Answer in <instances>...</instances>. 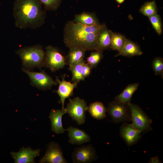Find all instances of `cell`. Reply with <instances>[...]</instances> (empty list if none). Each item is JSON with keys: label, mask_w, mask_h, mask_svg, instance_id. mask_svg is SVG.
Listing matches in <instances>:
<instances>
[{"label": "cell", "mask_w": 163, "mask_h": 163, "mask_svg": "<svg viewBox=\"0 0 163 163\" xmlns=\"http://www.w3.org/2000/svg\"><path fill=\"white\" fill-rule=\"evenodd\" d=\"M142 53L139 46L137 44L126 39L122 49L115 56H122L131 57L135 56H140Z\"/></svg>", "instance_id": "cell-16"}, {"label": "cell", "mask_w": 163, "mask_h": 163, "mask_svg": "<svg viewBox=\"0 0 163 163\" xmlns=\"http://www.w3.org/2000/svg\"><path fill=\"white\" fill-rule=\"evenodd\" d=\"M112 33L104 24L97 37V44L99 50L103 51L110 48Z\"/></svg>", "instance_id": "cell-17"}, {"label": "cell", "mask_w": 163, "mask_h": 163, "mask_svg": "<svg viewBox=\"0 0 163 163\" xmlns=\"http://www.w3.org/2000/svg\"><path fill=\"white\" fill-rule=\"evenodd\" d=\"M153 28L159 35L162 33V24L161 18L157 13L148 17Z\"/></svg>", "instance_id": "cell-26"}, {"label": "cell", "mask_w": 163, "mask_h": 163, "mask_svg": "<svg viewBox=\"0 0 163 163\" xmlns=\"http://www.w3.org/2000/svg\"><path fill=\"white\" fill-rule=\"evenodd\" d=\"M22 70L28 76L32 85L40 89L46 90L50 89L57 83L44 71L37 72L24 68Z\"/></svg>", "instance_id": "cell-8"}, {"label": "cell", "mask_w": 163, "mask_h": 163, "mask_svg": "<svg viewBox=\"0 0 163 163\" xmlns=\"http://www.w3.org/2000/svg\"><path fill=\"white\" fill-rule=\"evenodd\" d=\"M97 157L95 149L91 145H89L75 148L72 158L74 163H88L93 161Z\"/></svg>", "instance_id": "cell-9"}, {"label": "cell", "mask_w": 163, "mask_h": 163, "mask_svg": "<svg viewBox=\"0 0 163 163\" xmlns=\"http://www.w3.org/2000/svg\"><path fill=\"white\" fill-rule=\"evenodd\" d=\"M128 105L131 112L133 125L143 134L151 131L152 120L138 105L131 103Z\"/></svg>", "instance_id": "cell-5"}, {"label": "cell", "mask_w": 163, "mask_h": 163, "mask_svg": "<svg viewBox=\"0 0 163 163\" xmlns=\"http://www.w3.org/2000/svg\"><path fill=\"white\" fill-rule=\"evenodd\" d=\"M66 130L68 133L69 142L72 145H81L91 140L89 135L83 130L70 126Z\"/></svg>", "instance_id": "cell-14"}, {"label": "cell", "mask_w": 163, "mask_h": 163, "mask_svg": "<svg viewBox=\"0 0 163 163\" xmlns=\"http://www.w3.org/2000/svg\"><path fill=\"white\" fill-rule=\"evenodd\" d=\"M73 21L77 24L88 26L100 24L94 14L86 12L75 15Z\"/></svg>", "instance_id": "cell-19"}, {"label": "cell", "mask_w": 163, "mask_h": 163, "mask_svg": "<svg viewBox=\"0 0 163 163\" xmlns=\"http://www.w3.org/2000/svg\"><path fill=\"white\" fill-rule=\"evenodd\" d=\"M16 53L26 68H40L44 66L45 53L40 45L20 48L16 51Z\"/></svg>", "instance_id": "cell-3"}, {"label": "cell", "mask_w": 163, "mask_h": 163, "mask_svg": "<svg viewBox=\"0 0 163 163\" xmlns=\"http://www.w3.org/2000/svg\"><path fill=\"white\" fill-rule=\"evenodd\" d=\"M87 111L93 118L98 120L104 119L106 117L107 108L100 102L96 101L91 103L88 106Z\"/></svg>", "instance_id": "cell-18"}, {"label": "cell", "mask_w": 163, "mask_h": 163, "mask_svg": "<svg viewBox=\"0 0 163 163\" xmlns=\"http://www.w3.org/2000/svg\"><path fill=\"white\" fill-rule=\"evenodd\" d=\"M152 67L156 75L163 76V60L160 57L155 58L152 62Z\"/></svg>", "instance_id": "cell-27"}, {"label": "cell", "mask_w": 163, "mask_h": 163, "mask_svg": "<svg viewBox=\"0 0 163 163\" xmlns=\"http://www.w3.org/2000/svg\"><path fill=\"white\" fill-rule=\"evenodd\" d=\"M42 5L39 0H15L13 15L15 26L22 29L40 27L45 18Z\"/></svg>", "instance_id": "cell-2"}, {"label": "cell", "mask_w": 163, "mask_h": 163, "mask_svg": "<svg viewBox=\"0 0 163 163\" xmlns=\"http://www.w3.org/2000/svg\"><path fill=\"white\" fill-rule=\"evenodd\" d=\"M69 102L65 108L66 113L78 124L84 123L86 118L85 112L88 108L86 103L84 99L78 97L69 99Z\"/></svg>", "instance_id": "cell-6"}, {"label": "cell", "mask_w": 163, "mask_h": 163, "mask_svg": "<svg viewBox=\"0 0 163 163\" xmlns=\"http://www.w3.org/2000/svg\"><path fill=\"white\" fill-rule=\"evenodd\" d=\"M92 69V67L88 63H86L85 62L83 64L82 67V74L85 79L91 74Z\"/></svg>", "instance_id": "cell-29"}, {"label": "cell", "mask_w": 163, "mask_h": 163, "mask_svg": "<svg viewBox=\"0 0 163 163\" xmlns=\"http://www.w3.org/2000/svg\"><path fill=\"white\" fill-rule=\"evenodd\" d=\"M85 51L84 49L78 47L70 48L66 60L67 64L69 66L72 65L84 59Z\"/></svg>", "instance_id": "cell-21"}, {"label": "cell", "mask_w": 163, "mask_h": 163, "mask_svg": "<svg viewBox=\"0 0 163 163\" xmlns=\"http://www.w3.org/2000/svg\"><path fill=\"white\" fill-rule=\"evenodd\" d=\"M65 75L62 77V80H60L57 77H56V81L59 84L56 92L60 98L59 103L62 104V110L65 109L64 104L66 99L73 95L74 89L77 85L66 81L65 79Z\"/></svg>", "instance_id": "cell-13"}, {"label": "cell", "mask_w": 163, "mask_h": 163, "mask_svg": "<svg viewBox=\"0 0 163 163\" xmlns=\"http://www.w3.org/2000/svg\"><path fill=\"white\" fill-rule=\"evenodd\" d=\"M40 150H33L30 147H23L18 152H11V157L16 163H34V158L40 155Z\"/></svg>", "instance_id": "cell-12"}, {"label": "cell", "mask_w": 163, "mask_h": 163, "mask_svg": "<svg viewBox=\"0 0 163 163\" xmlns=\"http://www.w3.org/2000/svg\"><path fill=\"white\" fill-rule=\"evenodd\" d=\"M85 62L84 59L72 65H69V69L72 73L71 81L72 83L78 84L80 81H84L82 74V67Z\"/></svg>", "instance_id": "cell-22"}, {"label": "cell", "mask_w": 163, "mask_h": 163, "mask_svg": "<svg viewBox=\"0 0 163 163\" xmlns=\"http://www.w3.org/2000/svg\"><path fill=\"white\" fill-rule=\"evenodd\" d=\"M66 113L65 108L64 110L52 109L51 110L49 118L51 121V130L55 133H62L66 130L62 126V117Z\"/></svg>", "instance_id": "cell-15"}, {"label": "cell", "mask_w": 163, "mask_h": 163, "mask_svg": "<svg viewBox=\"0 0 163 163\" xmlns=\"http://www.w3.org/2000/svg\"><path fill=\"white\" fill-rule=\"evenodd\" d=\"M39 163H67L62 149L57 143L52 142L50 143L47 150Z\"/></svg>", "instance_id": "cell-10"}, {"label": "cell", "mask_w": 163, "mask_h": 163, "mask_svg": "<svg viewBox=\"0 0 163 163\" xmlns=\"http://www.w3.org/2000/svg\"><path fill=\"white\" fill-rule=\"evenodd\" d=\"M120 133L121 137L128 146H130L137 143L142 138V133L133 124L123 123L120 127Z\"/></svg>", "instance_id": "cell-11"}, {"label": "cell", "mask_w": 163, "mask_h": 163, "mask_svg": "<svg viewBox=\"0 0 163 163\" xmlns=\"http://www.w3.org/2000/svg\"><path fill=\"white\" fill-rule=\"evenodd\" d=\"M126 39L123 34L112 32L110 48L119 52L123 46Z\"/></svg>", "instance_id": "cell-23"}, {"label": "cell", "mask_w": 163, "mask_h": 163, "mask_svg": "<svg viewBox=\"0 0 163 163\" xmlns=\"http://www.w3.org/2000/svg\"><path fill=\"white\" fill-rule=\"evenodd\" d=\"M125 0H116V1L119 4H121Z\"/></svg>", "instance_id": "cell-31"}, {"label": "cell", "mask_w": 163, "mask_h": 163, "mask_svg": "<svg viewBox=\"0 0 163 163\" xmlns=\"http://www.w3.org/2000/svg\"><path fill=\"white\" fill-rule=\"evenodd\" d=\"M107 112L116 123L132 121L131 112L128 104L114 100L108 104Z\"/></svg>", "instance_id": "cell-4"}, {"label": "cell", "mask_w": 163, "mask_h": 163, "mask_svg": "<svg viewBox=\"0 0 163 163\" xmlns=\"http://www.w3.org/2000/svg\"><path fill=\"white\" fill-rule=\"evenodd\" d=\"M149 162V163H161L157 156L151 158Z\"/></svg>", "instance_id": "cell-30"}, {"label": "cell", "mask_w": 163, "mask_h": 163, "mask_svg": "<svg viewBox=\"0 0 163 163\" xmlns=\"http://www.w3.org/2000/svg\"><path fill=\"white\" fill-rule=\"evenodd\" d=\"M44 66L52 72L63 68L67 63L66 59L56 48L49 45L46 48Z\"/></svg>", "instance_id": "cell-7"}, {"label": "cell", "mask_w": 163, "mask_h": 163, "mask_svg": "<svg viewBox=\"0 0 163 163\" xmlns=\"http://www.w3.org/2000/svg\"><path fill=\"white\" fill-rule=\"evenodd\" d=\"M139 85L138 83L128 85L122 92L116 96L114 100L126 104L130 103L132 96L137 89Z\"/></svg>", "instance_id": "cell-20"}, {"label": "cell", "mask_w": 163, "mask_h": 163, "mask_svg": "<svg viewBox=\"0 0 163 163\" xmlns=\"http://www.w3.org/2000/svg\"><path fill=\"white\" fill-rule=\"evenodd\" d=\"M103 51L95 50L92 52L87 58V63L93 68H95L100 63L103 57Z\"/></svg>", "instance_id": "cell-25"}, {"label": "cell", "mask_w": 163, "mask_h": 163, "mask_svg": "<svg viewBox=\"0 0 163 163\" xmlns=\"http://www.w3.org/2000/svg\"><path fill=\"white\" fill-rule=\"evenodd\" d=\"M45 9L55 11L57 9L61 3V0H39Z\"/></svg>", "instance_id": "cell-28"}, {"label": "cell", "mask_w": 163, "mask_h": 163, "mask_svg": "<svg viewBox=\"0 0 163 163\" xmlns=\"http://www.w3.org/2000/svg\"><path fill=\"white\" fill-rule=\"evenodd\" d=\"M104 24L88 26L69 21L64 28V43L69 48L78 47L86 51L99 50L97 37Z\"/></svg>", "instance_id": "cell-1"}, {"label": "cell", "mask_w": 163, "mask_h": 163, "mask_svg": "<svg viewBox=\"0 0 163 163\" xmlns=\"http://www.w3.org/2000/svg\"><path fill=\"white\" fill-rule=\"evenodd\" d=\"M139 11L143 15L148 17L157 13V9L155 1L145 3L141 7Z\"/></svg>", "instance_id": "cell-24"}]
</instances>
